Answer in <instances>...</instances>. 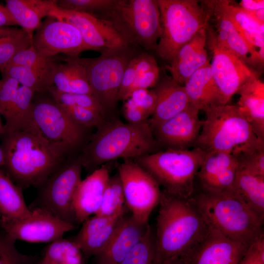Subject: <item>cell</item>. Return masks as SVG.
<instances>
[{"mask_svg": "<svg viewBox=\"0 0 264 264\" xmlns=\"http://www.w3.org/2000/svg\"><path fill=\"white\" fill-rule=\"evenodd\" d=\"M55 62L54 57H45L39 54L31 45L18 52L7 66H21L45 68L51 66Z\"/></svg>", "mask_w": 264, "mask_h": 264, "instance_id": "obj_42", "label": "cell"}, {"mask_svg": "<svg viewBox=\"0 0 264 264\" xmlns=\"http://www.w3.org/2000/svg\"><path fill=\"white\" fill-rule=\"evenodd\" d=\"M217 1L243 38L249 35L264 37V25L259 23L245 10L231 4L230 1L221 0Z\"/></svg>", "mask_w": 264, "mask_h": 264, "instance_id": "obj_35", "label": "cell"}, {"mask_svg": "<svg viewBox=\"0 0 264 264\" xmlns=\"http://www.w3.org/2000/svg\"><path fill=\"white\" fill-rule=\"evenodd\" d=\"M123 106L124 115L130 123H139L147 121L149 115L131 98L125 100Z\"/></svg>", "mask_w": 264, "mask_h": 264, "instance_id": "obj_48", "label": "cell"}, {"mask_svg": "<svg viewBox=\"0 0 264 264\" xmlns=\"http://www.w3.org/2000/svg\"><path fill=\"white\" fill-rule=\"evenodd\" d=\"M154 231L158 264L184 258L206 235L209 226L192 202L163 191Z\"/></svg>", "mask_w": 264, "mask_h": 264, "instance_id": "obj_2", "label": "cell"}, {"mask_svg": "<svg viewBox=\"0 0 264 264\" xmlns=\"http://www.w3.org/2000/svg\"><path fill=\"white\" fill-rule=\"evenodd\" d=\"M125 203L139 222L148 224L149 217L159 203L161 191L156 180L136 162L124 160L118 166Z\"/></svg>", "mask_w": 264, "mask_h": 264, "instance_id": "obj_11", "label": "cell"}, {"mask_svg": "<svg viewBox=\"0 0 264 264\" xmlns=\"http://www.w3.org/2000/svg\"><path fill=\"white\" fill-rule=\"evenodd\" d=\"M31 45L39 54L48 58L59 53L75 57L89 50L74 25L52 16L42 22L33 35Z\"/></svg>", "mask_w": 264, "mask_h": 264, "instance_id": "obj_16", "label": "cell"}, {"mask_svg": "<svg viewBox=\"0 0 264 264\" xmlns=\"http://www.w3.org/2000/svg\"><path fill=\"white\" fill-rule=\"evenodd\" d=\"M125 200L118 173L110 176L105 190L101 204L95 215L113 217L125 214Z\"/></svg>", "mask_w": 264, "mask_h": 264, "instance_id": "obj_34", "label": "cell"}, {"mask_svg": "<svg viewBox=\"0 0 264 264\" xmlns=\"http://www.w3.org/2000/svg\"><path fill=\"white\" fill-rule=\"evenodd\" d=\"M161 34L156 51L163 60H172L178 50L197 33L206 29L209 11L196 0H157Z\"/></svg>", "mask_w": 264, "mask_h": 264, "instance_id": "obj_7", "label": "cell"}, {"mask_svg": "<svg viewBox=\"0 0 264 264\" xmlns=\"http://www.w3.org/2000/svg\"><path fill=\"white\" fill-rule=\"evenodd\" d=\"M53 64L51 67L45 68L7 66L2 75L16 80L20 85L32 89L35 92H44L52 86L51 70Z\"/></svg>", "mask_w": 264, "mask_h": 264, "instance_id": "obj_32", "label": "cell"}, {"mask_svg": "<svg viewBox=\"0 0 264 264\" xmlns=\"http://www.w3.org/2000/svg\"><path fill=\"white\" fill-rule=\"evenodd\" d=\"M159 74V68L157 66L137 78L131 89L128 98L132 92L135 89H148L156 85L158 79Z\"/></svg>", "mask_w": 264, "mask_h": 264, "instance_id": "obj_49", "label": "cell"}, {"mask_svg": "<svg viewBox=\"0 0 264 264\" xmlns=\"http://www.w3.org/2000/svg\"><path fill=\"white\" fill-rule=\"evenodd\" d=\"M239 165L231 153L206 152L196 176L201 190L212 192L234 191Z\"/></svg>", "mask_w": 264, "mask_h": 264, "instance_id": "obj_19", "label": "cell"}, {"mask_svg": "<svg viewBox=\"0 0 264 264\" xmlns=\"http://www.w3.org/2000/svg\"><path fill=\"white\" fill-rule=\"evenodd\" d=\"M161 264H188L186 261L182 258H176L166 261Z\"/></svg>", "mask_w": 264, "mask_h": 264, "instance_id": "obj_55", "label": "cell"}, {"mask_svg": "<svg viewBox=\"0 0 264 264\" xmlns=\"http://www.w3.org/2000/svg\"><path fill=\"white\" fill-rule=\"evenodd\" d=\"M47 91L51 94L52 99L57 104L92 110L102 114L107 118L109 115L105 108L92 95L63 92L53 86L50 87Z\"/></svg>", "mask_w": 264, "mask_h": 264, "instance_id": "obj_37", "label": "cell"}, {"mask_svg": "<svg viewBox=\"0 0 264 264\" xmlns=\"http://www.w3.org/2000/svg\"><path fill=\"white\" fill-rule=\"evenodd\" d=\"M240 7L247 12L264 9V0H242L239 3Z\"/></svg>", "mask_w": 264, "mask_h": 264, "instance_id": "obj_52", "label": "cell"}, {"mask_svg": "<svg viewBox=\"0 0 264 264\" xmlns=\"http://www.w3.org/2000/svg\"><path fill=\"white\" fill-rule=\"evenodd\" d=\"M129 98H131L149 116L153 113L156 101V96L154 89H135L132 92Z\"/></svg>", "mask_w": 264, "mask_h": 264, "instance_id": "obj_45", "label": "cell"}, {"mask_svg": "<svg viewBox=\"0 0 264 264\" xmlns=\"http://www.w3.org/2000/svg\"><path fill=\"white\" fill-rule=\"evenodd\" d=\"M199 111L190 104L177 114L152 127L159 145L168 147L167 149L184 150L194 147L202 126Z\"/></svg>", "mask_w": 264, "mask_h": 264, "instance_id": "obj_18", "label": "cell"}, {"mask_svg": "<svg viewBox=\"0 0 264 264\" xmlns=\"http://www.w3.org/2000/svg\"><path fill=\"white\" fill-rule=\"evenodd\" d=\"M206 41V29L203 28L178 50L167 66L173 80L184 85L196 71L210 64Z\"/></svg>", "mask_w": 264, "mask_h": 264, "instance_id": "obj_22", "label": "cell"}, {"mask_svg": "<svg viewBox=\"0 0 264 264\" xmlns=\"http://www.w3.org/2000/svg\"><path fill=\"white\" fill-rule=\"evenodd\" d=\"M134 56L128 45L102 52L96 58L77 57L86 69L92 95L108 114L112 113L117 107L124 72Z\"/></svg>", "mask_w": 264, "mask_h": 264, "instance_id": "obj_9", "label": "cell"}, {"mask_svg": "<svg viewBox=\"0 0 264 264\" xmlns=\"http://www.w3.org/2000/svg\"><path fill=\"white\" fill-rule=\"evenodd\" d=\"M154 90L156 101L149 121L152 128L177 114L190 105L184 86L177 83L172 78L161 81Z\"/></svg>", "mask_w": 264, "mask_h": 264, "instance_id": "obj_24", "label": "cell"}, {"mask_svg": "<svg viewBox=\"0 0 264 264\" xmlns=\"http://www.w3.org/2000/svg\"><path fill=\"white\" fill-rule=\"evenodd\" d=\"M15 242L3 231L0 232V264H31V258L21 253Z\"/></svg>", "mask_w": 264, "mask_h": 264, "instance_id": "obj_43", "label": "cell"}, {"mask_svg": "<svg viewBox=\"0 0 264 264\" xmlns=\"http://www.w3.org/2000/svg\"><path fill=\"white\" fill-rule=\"evenodd\" d=\"M213 59L212 73L220 98V105L228 104L233 95L246 83L259 79V72L249 68L237 55L211 40Z\"/></svg>", "mask_w": 264, "mask_h": 264, "instance_id": "obj_13", "label": "cell"}, {"mask_svg": "<svg viewBox=\"0 0 264 264\" xmlns=\"http://www.w3.org/2000/svg\"><path fill=\"white\" fill-rule=\"evenodd\" d=\"M184 87L190 104L199 110L204 111L212 106L220 105L210 64L193 73L186 81Z\"/></svg>", "mask_w": 264, "mask_h": 264, "instance_id": "obj_27", "label": "cell"}, {"mask_svg": "<svg viewBox=\"0 0 264 264\" xmlns=\"http://www.w3.org/2000/svg\"><path fill=\"white\" fill-rule=\"evenodd\" d=\"M149 225L125 215L106 246L94 256L96 264H119L143 237Z\"/></svg>", "mask_w": 264, "mask_h": 264, "instance_id": "obj_20", "label": "cell"}, {"mask_svg": "<svg viewBox=\"0 0 264 264\" xmlns=\"http://www.w3.org/2000/svg\"><path fill=\"white\" fill-rule=\"evenodd\" d=\"M125 215L113 217L94 215L89 217L83 222L81 229L71 240L82 253L95 256L106 246Z\"/></svg>", "mask_w": 264, "mask_h": 264, "instance_id": "obj_23", "label": "cell"}, {"mask_svg": "<svg viewBox=\"0 0 264 264\" xmlns=\"http://www.w3.org/2000/svg\"><path fill=\"white\" fill-rule=\"evenodd\" d=\"M209 227L204 238L182 259L188 264H239L250 245Z\"/></svg>", "mask_w": 264, "mask_h": 264, "instance_id": "obj_17", "label": "cell"}, {"mask_svg": "<svg viewBox=\"0 0 264 264\" xmlns=\"http://www.w3.org/2000/svg\"><path fill=\"white\" fill-rule=\"evenodd\" d=\"M31 214L22 219H0V227L11 239L29 242H51L74 228L73 224L62 220L46 210L32 208Z\"/></svg>", "mask_w": 264, "mask_h": 264, "instance_id": "obj_12", "label": "cell"}, {"mask_svg": "<svg viewBox=\"0 0 264 264\" xmlns=\"http://www.w3.org/2000/svg\"><path fill=\"white\" fill-rule=\"evenodd\" d=\"M237 105L255 133L264 140V84L259 79L246 83L237 92Z\"/></svg>", "mask_w": 264, "mask_h": 264, "instance_id": "obj_26", "label": "cell"}, {"mask_svg": "<svg viewBox=\"0 0 264 264\" xmlns=\"http://www.w3.org/2000/svg\"><path fill=\"white\" fill-rule=\"evenodd\" d=\"M234 191L264 220V177L238 167Z\"/></svg>", "mask_w": 264, "mask_h": 264, "instance_id": "obj_29", "label": "cell"}, {"mask_svg": "<svg viewBox=\"0 0 264 264\" xmlns=\"http://www.w3.org/2000/svg\"><path fill=\"white\" fill-rule=\"evenodd\" d=\"M31 211L26 205L22 190L0 170V216L7 220L22 219Z\"/></svg>", "mask_w": 264, "mask_h": 264, "instance_id": "obj_31", "label": "cell"}, {"mask_svg": "<svg viewBox=\"0 0 264 264\" xmlns=\"http://www.w3.org/2000/svg\"><path fill=\"white\" fill-rule=\"evenodd\" d=\"M82 253L71 240L61 237L49 243L38 264H82Z\"/></svg>", "mask_w": 264, "mask_h": 264, "instance_id": "obj_33", "label": "cell"}, {"mask_svg": "<svg viewBox=\"0 0 264 264\" xmlns=\"http://www.w3.org/2000/svg\"><path fill=\"white\" fill-rule=\"evenodd\" d=\"M157 66L154 58L150 54L142 53L136 56V79L144 73Z\"/></svg>", "mask_w": 264, "mask_h": 264, "instance_id": "obj_50", "label": "cell"}, {"mask_svg": "<svg viewBox=\"0 0 264 264\" xmlns=\"http://www.w3.org/2000/svg\"><path fill=\"white\" fill-rule=\"evenodd\" d=\"M246 12L248 13L259 23L262 25H264V9H262L251 12Z\"/></svg>", "mask_w": 264, "mask_h": 264, "instance_id": "obj_54", "label": "cell"}, {"mask_svg": "<svg viewBox=\"0 0 264 264\" xmlns=\"http://www.w3.org/2000/svg\"><path fill=\"white\" fill-rule=\"evenodd\" d=\"M56 0H6L9 9L17 24L32 39L42 19L49 16Z\"/></svg>", "mask_w": 264, "mask_h": 264, "instance_id": "obj_28", "label": "cell"}, {"mask_svg": "<svg viewBox=\"0 0 264 264\" xmlns=\"http://www.w3.org/2000/svg\"><path fill=\"white\" fill-rule=\"evenodd\" d=\"M78 57L67 56L64 63H54L51 70L52 86L63 92L92 95L86 69Z\"/></svg>", "mask_w": 264, "mask_h": 264, "instance_id": "obj_25", "label": "cell"}, {"mask_svg": "<svg viewBox=\"0 0 264 264\" xmlns=\"http://www.w3.org/2000/svg\"><path fill=\"white\" fill-rule=\"evenodd\" d=\"M190 199L209 227L233 240L250 245L264 234V220L235 191L201 190Z\"/></svg>", "mask_w": 264, "mask_h": 264, "instance_id": "obj_4", "label": "cell"}, {"mask_svg": "<svg viewBox=\"0 0 264 264\" xmlns=\"http://www.w3.org/2000/svg\"><path fill=\"white\" fill-rule=\"evenodd\" d=\"M159 145L148 120L124 123L111 118L97 127L78 159L91 170L118 158L136 159L154 153Z\"/></svg>", "mask_w": 264, "mask_h": 264, "instance_id": "obj_3", "label": "cell"}, {"mask_svg": "<svg viewBox=\"0 0 264 264\" xmlns=\"http://www.w3.org/2000/svg\"><path fill=\"white\" fill-rule=\"evenodd\" d=\"M119 264H158L154 231L150 225L143 237Z\"/></svg>", "mask_w": 264, "mask_h": 264, "instance_id": "obj_36", "label": "cell"}, {"mask_svg": "<svg viewBox=\"0 0 264 264\" xmlns=\"http://www.w3.org/2000/svg\"><path fill=\"white\" fill-rule=\"evenodd\" d=\"M4 132V125H2L0 117V134H3Z\"/></svg>", "mask_w": 264, "mask_h": 264, "instance_id": "obj_57", "label": "cell"}, {"mask_svg": "<svg viewBox=\"0 0 264 264\" xmlns=\"http://www.w3.org/2000/svg\"><path fill=\"white\" fill-rule=\"evenodd\" d=\"M32 44V39L23 30L17 35L5 38L0 43V71L4 69L12 58L19 51Z\"/></svg>", "mask_w": 264, "mask_h": 264, "instance_id": "obj_38", "label": "cell"}, {"mask_svg": "<svg viewBox=\"0 0 264 264\" xmlns=\"http://www.w3.org/2000/svg\"><path fill=\"white\" fill-rule=\"evenodd\" d=\"M110 177L109 167L105 164L81 180L73 200L76 222H83L91 215H95L98 211Z\"/></svg>", "mask_w": 264, "mask_h": 264, "instance_id": "obj_21", "label": "cell"}, {"mask_svg": "<svg viewBox=\"0 0 264 264\" xmlns=\"http://www.w3.org/2000/svg\"><path fill=\"white\" fill-rule=\"evenodd\" d=\"M135 64L136 56L130 60L126 68L119 92V101H125L128 98L136 78Z\"/></svg>", "mask_w": 264, "mask_h": 264, "instance_id": "obj_47", "label": "cell"}, {"mask_svg": "<svg viewBox=\"0 0 264 264\" xmlns=\"http://www.w3.org/2000/svg\"><path fill=\"white\" fill-rule=\"evenodd\" d=\"M199 136L194 147L205 152L235 154L250 148L264 147L237 105L212 106L204 111Z\"/></svg>", "mask_w": 264, "mask_h": 264, "instance_id": "obj_5", "label": "cell"}, {"mask_svg": "<svg viewBox=\"0 0 264 264\" xmlns=\"http://www.w3.org/2000/svg\"><path fill=\"white\" fill-rule=\"evenodd\" d=\"M201 3L209 11L210 17L214 18L217 29L224 30L227 33L225 48L235 53L246 64L247 55L250 54L249 57L255 56L258 51L256 52L252 51L233 22L219 7L217 0H204Z\"/></svg>", "mask_w": 264, "mask_h": 264, "instance_id": "obj_30", "label": "cell"}, {"mask_svg": "<svg viewBox=\"0 0 264 264\" xmlns=\"http://www.w3.org/2000/svg\"><path fill=\"white\" fill-rule=\"evenodd\" d=\"M239 264H264V235L248 247Z\"/></svg>", "mask_w": 264, "mask_h": 264, "instance_id": "obj_46", "label": "cell"}, {"mask_svg": "<svg viewBox=\"0 0 264 264\" xmlns=\"http://www.w3.org/2000/svg\"><path fill=\"white\" fill-rule=\"evenodd\" d=\"M32 121L49 141L68 151L78 145L84 136V128L73 122L53 99L34 103Z\"/></svg>", "mask_w": 264, "mask_h": 264, "instance_id": "obj_15", "label": "cell"}, {"mask_svg": "<svg viewBox=\"0 0 264 264\" xmlns=\"http://www.w3.org/2000/svg\"><path fill=\"white\" fill-rule=\"evenodd\" d=\"M115 0H59L55 2L60 9L93 14H101L109 9Z\"/></svg>", "mask_w": 264, "mask_h": 264, "instance_id": "obj_40", "label": "cell"}, {"mask_svg": "<svg viewBox=\"0 0 264 264\" xmlns=\"http://www.w3.org/2000/svg\"><path fill=\"white\" fill-rule=\"evenodd\" d=\"M82 165L78 159L60 165L40 186L34 207L44 209L56 218L74 225L73 200L81 181Z\"/></svg>", "mask_w": 264, "mask_h": 264, "instance_id": "obj_10", "label": "cell"}, {"mask_svg": "<svg viewBox=\"0 0 264 264\" xmlns=\"http://www.w3.org/2000/svg\"><path fill=\"white\" fill-rule=\"evenodd\" d=\"M205 154L197 147L192 150L168 149L134 161L163 187V191L190 199L195 192V180Z\"/></svg>", "mask_w": 264, "mask_h": 264, "instance_id": "obj_6", "label": "cell"}, {"mask_svg": "<svg viewBox=\"0 0 264 264\" xmlns=\"http://www.w3.org/2000/svg\"><path fill=\"white\" fill-rule=\"evenodd\" d=\"M3 134L4 166L21 190L40 186L60 165L68 151L49 141L33 121L25 127Z\"/></svg>", "mask_w": 264, "mask_h": 264, "instance_id": "obj_1", "label": "cell"}, {"mask_svg": "<svg viewBox=\"0 0 264 264\" xmlns=\"http://www.w3.org/2000/svg\"><path fill=\"white\" fill-rule=\"evenodd\" d=\"M5 164L4 155L1 147H0V167Z\"/></svg>", "mask_w": 264, "mask_h": 264, "instance_id": "obj_56", "label": "cell"}, {"mask_svg": "<svg viewBox=\"0 0 264 264\" xmlns=\"http://www.w3.org/2000/svg\"><path fill=\"white\" fill-rule=\"evenodd\" d=\"M99 18L108 21L129 44L156 50L161 34L157 0H115Z\"/></svg>", "mask_w": 264, "mask_h": 264, "instance_id": "obj_8", "label": "cell"}, {"mask_svg": "<svg viewBox=\"0 0 264 264\" xmlns=\"http://www.w3.org/2000/svg\"><path fill=\"white\" fill-rule=\"evenodd\" d=\"M22 29L10 28L8 27H0V38H7L17 35L20 33Z\"/></svg>", "mask_w": 264, "mask_h": 264, "instance_id": "obj_53", "label": "cell"}, {"mask_svg": "<svg viewBox=\"0 0 264 264\" xmlns=\"http://www.w3.org/2000/svg\"><path fill=\"white\" fill-rule=\"evenodd\" d=\"M20 86L16 80L2 75L0 80V114L5 120L8 117L14 101L17 90Z\"/></svg>", "mask_w": 264, "mask_h": 264, "instance_id": "obj_44", "label": "cell"}, {"mask_svg": "<svg viewBox=\"0 0 264 264\" xmlns=\"http://www.w3.org/2000/svg\"><path fill=\"white\" fill-rule=\"evenodd\" d=\"M49 16L74 25L89 50L102 53L130 45L110 23L93 14L63 10L55 3Z\"/></svg>", "mask_w": 264, "mask_h": 264, "instance_id": "obj_14", "label": "cell"}, {"mask_svg": "<svg viewBox=\"0 0 264 264\" xmlns=\"http://www.w3.org/2000/svg\"><path fill=\"white\" fill-rule=\"evenodd\" d=\"M59 105L73 122L84 129L92 127L97 128L108 119L102 114L92 110L77 106Z\"/></svg>", "mask_w": 264, "mask_h": 264, "instance_id": "obj_41", "label": "cell"}, {"mask_svg": "<svg viewBox=\"0 0 264 264\" xmlns=\"http://www.w3.org/2000/svg\"><path fill=\"white\" fill-rule=\"evenodd\" d=\"M18 25L6 6L0 3V27Z\"/></svg>", "mask_w": 264, "mask_h": 264, "instance_id": "obj_51", "label": "cell"}, {"mask_svg": "<svg viewBox=\"0 0 264 264\" xmlns=\"http://www.w3.org/2000/svg\"><path fill=\"white\" fill-rule=\"evenodd\" d=\"M5 38H0V43H1Z\"/></svg>", "mask_w": 264, "mask_h": 264, "instance_id": "obj_58", "label": "cell"}, {"mask_svg": "<svg viewBox=\"0 0 264 264\" xmlns=\"http://www.w3.org/2000/svg\"><path fill=\"white\" fill-rule=\"evenodd\" d=\"M233 154L239 168L264 177V147L247 148Z\"/></svg>", "mask_w": 264, "mask_h": 264, "instance_id": "obj_39", "label": "cell"}]
</instances>
